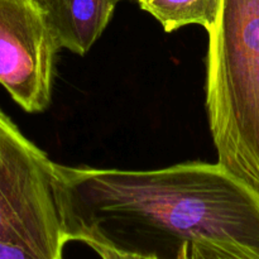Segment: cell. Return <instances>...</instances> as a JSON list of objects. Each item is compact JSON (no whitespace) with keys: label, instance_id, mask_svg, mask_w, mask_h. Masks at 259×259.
<instances>
[{"label":"cell","instance_id":"cell-8","mask_svg":"<svg viewBox=\"0 0 259 259\" xmlns=\"http://www.w3.org/2000/svg\"><path fill=\"white\" fill-rule=\"evenodd\" d=\"M89 247L96 253L101 259H154L151 257H143V255L133 254V253H125L116 250L114 248L108 247V245L98 244V243H89ZM177 259H189V245H185L181 250Z\"/></svg>","mask_w":259,"mask_h":259},{"label":"cell","instance_id":"cell-11","mask_svg":"<svg viewBox=\"0 0 259 259\" xmlns=\"http://www.w3.org/2000/svg\"><path fill=\"white\" fill-rule=\"evenodd\" d=\"M133 2H138V0H133Z\"/></svg>","mask_w":259,"mask_h":259},{"label":"cell","instance_id":"cell-4","mask_svg":"<svg viewBox=\"0 0 259 259\" xmlns=\"http://www.w3.org/2000/svg\"><path fill=\"white\" fill-rule=\"evenodd\" d=\"M34 0H0V83L28 113H42L52 98L60 51Z\"/></svg>","mask_w":259,"mask_h":259},{"label":"cell","instance_id":"cell-6","mask_svg":"<svg viewBox=\"0 0 259 259\" xmlns=\"http://www.w3.org/2000/svg\"><path fill=\"white\" fill-rule=\"evenodd\" d=\"M222 0H138L144 12L156 18L166 32L196 24L209 32L217 22Z\"/></svg>","mask_w":259,"mask_h":259},{"label":"cell","instance_id":"cell-9","mask_svg":"<svg viewBox=\"0 0 259 259\" xmlns=\"http://www.w3.org/2000/svg\"><path fill=\"white\" fill-rule=\"evenodd\" d=\"M0 259H37L17 245L0 240Z\"/></svg>","mask_w":259,"mask_h":259},{"label":"cell","instance_id":"cell-1","mask_svg":"<svg viewBox=\"0 0 259 259\" xmlns=\"http://www.w3.org/2000/svg\"><path fill=\"white\" fill-rule=\"evenodd\" d=\"M53 191L67 242L177 259L185 245L209 240L259 258V191L220 163L148 171L55 163Z\"/></svg>","mask_w":259,"mask_h":259},{"label":"cell","instance_id":"cell-3","mask_svg":"<svg viewBox=\"0 0 259 259\" xmlns=\"http://www.w3.org/2000/svg\"><path fill=\"white\" fill-rule=\"evenodd\" d=\"M55 162L0 110V240L62 259L67 239L53 191Z\"/></svg>","mask_w":259,"mask_h":259},{"label":"cell","instance_id":"cell-7","mask_svg":"<svg viewBox=\"0 0 259 259\" xmlns=\"http://www.w3.org/2000/svg\"><path fill=\"white\" fill-rule=\"evenodd\" d=\"M189 259H259L250 253L222 243L200 240L189 245Z\"/></svg>","mask_w":259,"mask_h":259},{"label":"cell","instance_id":"cell-5","mask_svg":"<svg viewBox=\"0 0 259 259\" xmlns=\"http://www.w3.org/2000/svg\"><path fill=\"white\" fill-rule=\"evenodd\" d=\"M120 0H52L45 10L60 48L83 56L100 38Z\"/></svg>","mask_w":259,"mask_h":259},{"label":"cell","instance_id":"cell-10","mask_svg":"<svg viewBox=\"0 0 259 259\" xmlns=\"http://www.w3.org/2000/svg\"><path fill=\"white\" fill-rule=\"evenodd\" d=\"M35 3H37L38 5H39L40 8H42L43 9V12H45L46 9H47V7L48 5L51 4V2H52V0H34Z\"/></svg>","mask_w":259,"mask_h":259},{"label":"cell","instance_id":"cell-2","mask_svg":"<svg viewBox=\"0 0 259 259\" xmlns=\"http://www.w3.org/2000/svg\"><path fill=\"white\" fill-rule=\"evenodd\" d=\"M207 34L205 106L218 163L259 191V0H222Z\"/></svg>","mask_w":259,"mask_h":259}]
</instances>
